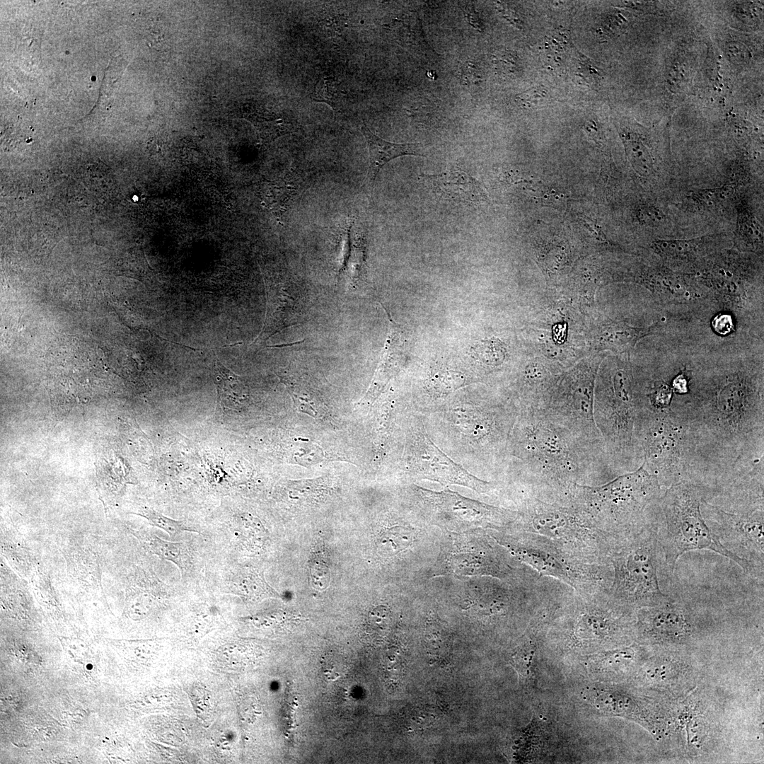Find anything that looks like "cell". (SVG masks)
I'll return each mask as SVG.
<instances>
[{
	"mask_svg": "<svg viewBox=\"0 0 764 764\" xmlns=\"http://www.w3.org/2000/svg\"><path fill=\"white\" fill-rule=\"evenodd\" d=\"M361 131L369 152L368 182L373 185L382 167L392 159L405 155L424 156V146L420 143L397 144L386 141L372 133L363 125Z\"/></svg>",
	"mask_w": 764,
	"mask_h": 764,
	"instance_id": "cell-13",
	"label": "cell"
},
{
	"mask_svg": "<svg viewBox=\"0 0 764 764\" xmlns=\"http://www.w3.org/2000/svg\"><path fill=\"white\" fill-rule=\"evenodd\" d=\"M285 494L292 502L316 504L322 502L333 492L323 478L294 480L287 483Z\"/></svg>",
	"mask_w": 764,
	"mask_h": 764,
	"instance_id": "cell-18",
	"label": "cell"
},
{
	"mask_svg": "<svg viewBox=\"0 0 764 764\" xmlns=\"http://www.w3.org/2000/svg\"><path fill=\"white\" fill-rule=\"evenodd\" d=\"M414 531L407 527L395 526L386 529L379 538L382 550L395 555L407 548L413 541Z\"/></svg>",
	"mask_w": 764,
	"mask_h": 764,
	"instance_id": "cell-23",
	"label": "cell"
},
{
	"mask_svg": "<svg viewBox=\"0 0 764 764\" xmlns=\"http://www.w3.org/2000/svg\"><path fill=\"white\" fill-rule=\"evenodd\" d=\"M625 145L627 156L636 171L644 176L652 173L653 159L648 149L638 141H629Z\"/></svg>",
	"mask_w": 764,
	"mask_h": 764,
	"instance_id": "cell-25",
	"label": "cell"
},
{
	"mask_svg": "<svg viewBox=\"0 0 764 764\" xmlns=\"http://www.w3.org/2000/svg\"><path fill=\"white\" fill-rule=\"evenodd\" d=\"M548 96L547 88L543 86H538L517 95L516 101L523 108H533L544 102Z\"/></svg>",
	"mask_w": 764,
	"mask_h": 764,
	"instance_id": "cell-30",
	"label": "cell"
},
{
	"mask_svg": "<svg viewBox=\"0 0 764 764\" xmlns=\"http://www.w3.org/2000/svg\"><path fill=\"white\" fill-rule=\"evenodd\" d=\"M749 395L748 389L743 382L732 381L726 383L704 413L709 426L727 436L748 432L755 419H763V415L756 412Z\"/></svg>",
	"mask_w": 764,
	"mask_h": 764,
	"instance_id": "cell-9",
	"label": "cell"
},
{
	"mask_svg": "<svg viewBox=\"0 0 764 764\" xmlns=\"http://www.w3.org/2000/svg\"><path fill=\"white\" fill-rule=\"evenodd\" d=\"M516 401L453 393L420 414L432 440L477 478H504L509 436L519 413Z\"/></svg>",
	"mask_w": 764,
	"mask_h": 764,
	"instance_id": "cell-1",
	"label": "cell"
},
{
	"mask_svg": "<svg viewBox=\"0 0 764 764\" xmlns=\"http://www.w3.org/2000/svg\"><path fill=\"white\" fill-rule=\"evenodd\" d=\"M462 77L464 83L468 86L476 85L480 80L476 66L471 63H466L462 67Z\"/></svg>",
	"mask_w": 764,
	"mask_h": 764,
	"instance_id": "cell-35",
	"label": "cell"
},
{
	"mask_svg": "<svg viewBox=\"0 0 764 764\" xmlns=\"http://www.w3.org/2000/svg\"><path fill=\"white\" fill-rule=\"evenodd\" d=\"M140 543L151 553L162 560L173 562L185 576L191 567V562L185 545L179 542H173L161 539L156 535L142 531L130 530Z\"/></svg>",
	"mask_w": 764,
	"mask_h": 764,
	"instance_id": "cell-15",
	"label": "cell"
},
{
	"mask_svg": "<svg viewBox=\"0 0 764 764\" xmlns=\"http://www.w3.org/2000/svg\"><path fill=\"white\" fill-rule=\"evenodd\" d=\"M624 538L612 553L613 594L637 606L651 607L670 601L660 589L657 575L659 543L654 519Z\"/></svg>",
	"mask_w": 764,
	"mask_h": 764,
	"instance_id": "cell-5",
	"label": "cell"
},
{
	"mask_svg": "<svg viewBox=\"0 0 764 764\" xmlns=\"http://www.w3.org/2000/svg\"><path fill=\"white\" fill-rule=\"evenodd\" d=\"M649 332V330L635 328L625 323H612L603 328L600 342L604 348L625 352L631 349L640 338Z\"/></svg>",
	"mask_w": 764,
	"mask_h": 764,
	"instance_id": "cell-17",
	"label": "cell"
},
{
	"mask_svg": "<svg viewBox=\"0 0 764 764\" xmlns=\"http://www.w3.org/2000/svg\"><path fill=\"white\" fill-rule=\"evenodd\" d=\"M515 554L523 561L527 562L533 567L545 573L558 577H565V569L560 562L550 555L531 549H517Z\"/></svg>",
	"mask_w": 764,
	"mask_h": 764,
	"instance_id": "cell-22",
	"label": "cell"
},
{
	"mask_svg": "<svg viewBox=\"0 0 764 764\" xmlns=\"http://www.w3.org/2000/svg\"><path fill=\"white\" fill-rule=\"evenodd\" d=\"M740 229L743 234L753 242L760 241L762 233L755 219L748 215L743 216L740 222Z\"/></svg>",
	"mask_w": 764,
	"mask_h": 764,
	"instance_id": "cell-33",
	"label": "cell"
},
{
	"mask_svg": "<svg viewBox=\"0 0 764 764\" xmlns=\"http://www.w3.org/2000/svg\"><path fill=\"white\" fill-rule=\"evenodd\" d=\"M644 610L641 628L647 636L661 641L678 642L688 637L691 625L683 610L670 601Z\"/></svg>",
	"mask_w": 764,
	"mask_h": 764,
	"instance_id": "cell-11",
	"label": "cell"
},
{
	"mask_svg": "<svg viewBox=\"0 0 764 764\" xmlns=\"http://www.w3.org/2000/svg\"><path fill=\"white\" fill-rule=\"evenodd\" d=\"M504 478L561 488L591 482L608 466L604 442L581 436L543 410H520Z\"/></svg>",
	"mask_w": 764,
	"mask_h": 764,
	"instance_id": "cell-2",
	"label": "cell"
},
{
	"mask_svg": "<svg viewBox=\"0 0 764 764\" xmlns=\"http://www.w3.org/2000/svg\"><path fill=\"white\" fill-rule=\"evenodd\" d=\"M655 248L668 256H682L691 252L696 246L694 240H659L654 242Z\"/></svg>",
	"mask_w": 764,
	"mask_h": 764,
	"instance_id": "cell-28",
	"label": "cell"
},
{
	"mask_svg": "<svg viewBox=\"0 0 764 764\" xmlns=\"http://www.w3.org/2000/svg\"><path fill=\"white\" fill-rule=\"evenodd\" d=\"M412 504L427 517L444 524L478 525L503 521L507 511L463 497L449 490L434 492L415 484L409 486Z\"/></svg>",
	"mask_w": 764,
	"mask_h": 764,
	"instance_id": "cell-8",
	"label": "cell"
},
{
	"mask_svg": "<svg viewBox=\"0 0 764 764\" xmlns=\"http://www.w3.org/2000/svg\"><path fill=\"white\" fill-rule=\"evenodd\" d=\"M225 591L247 600L278 596L258 569L248 567L235 569L229 574L226 581Z\"/></svg>",
	"mask_w": 764,
	"mask_h": 764,
	"instance_id": "cell-14",
	"label": "cell"
},
{
	"mask_svg": "<svg viewBox=\"0 0 764 764\" xmlns=\"http://www.w3.org/2000/svg\"><path fill=\"white\" fill-rule=\"evenodd\" d=\"M699 487L687 481L673 482L661 496L654 511L659 546L667 572L672 574L678 559L686 552L708 550L724 556L753 575L751 565L728 550L705 522Z\"/></svg>",
	"mask_w": 764,
	"mask_h": 764,
	"instance_id": "cell-3",
	"label": "cell"
},
{
	"mask_svg": "<svg viewBox=\"0 0 764 764\" xmlns=\"http://www.w3.org/2000/svg\"><path fill=\"white\" fill-rule=\"evenodd\" d=\"M712 326L718 334L725 335L733 330V320L729 315L720 314L714 318Z\"/></svg>",
	"mask_w": 764,
	"mask_h": 764,
	"instance_id": "cell-34",
	"label": "cell"
},
{
	"mask_svg": "<svg viewBox=\"0 0 764 764\" xmlns=\"http://www.w3.org/2000/svg\"><path fill=\"white\" fill-rule=\"evenodd\" d=\"M465 8V13L467 15V18H468V19L469 21V23L472 25H473L475 28H476L477 29L481 30L482 23H481L478 15H476V13L475 12V11L473 9V4H467Z\"/></svg>",
	"mask_w": 764,
	"mask_h": 764,
	"instance_id": "cell-39",
	"label": "cell"
},
{
	"mask_svg": "<svg viewBox=\"0 0 764 764\" xmlns=\"http://www.w3.org/2000/svg\"><path fill=\"white\" fill-rule=\"evenodd\" d=\"M569 44V37L567 32H553L544 42V52L547 58L555 64L561 62L568 51Z\"/></svg>",
	"mask_w": 764,
	"mask_h": 764,
	"instance_id": "cell-26",
	"label": "cell"
},
{
	"mask_svg": "<svg viewBox=\"0 0 764 764\" xmlns=\"http://www.w3.org/2000/svg\"><path fill=\"white\" fill-rule=\"evenodd\" d=\"M727 53L729 57L734 61L743 62L748 57V51L746 47L740 44L733 42L727 47Z\"/></svg>",
	"mask_w": 764,
	"mask_h": 764,
	"instance_id": "cell-36",
	"label": "cell"
},
{
	"mask_svg": "<svg viewBox=\"0 0 764 764\" xmlns=\"http://www.w3.org/2000/svg\"><path fill=\"white\" fill-rule=\"evenodd\" d=\"M577 74L584 81L591 84L600 76L599 71L592 62L577 52Z\"/></svg>",
	"mask_w": 764,
	"mask_h": 764,
	"instance_id": "cell-32",
	"label": "cell"
},
{
	"mask_svg": "<svg viewBox=\"0 0 764 764\" xmlns=\"http://www.w3.org/2000/svg\"><path fill=\"white\" fill-rule=\"evenodd\" d=\"M403 427L405 444L398 470L406 480H428L443 485H457L478 493H487L497 483L480 479L446 454L432 440L419 413L410 410Z\"/></svg>",
	"mask_w": 764,
	"mask_h": 764,
	"instance_id": "cell-6",
	"label": "cell"
},
{
	"mask_svg": "<svg viewBox=\"0 0 764 764\" xmlns=\"http://www.w3.org/2000/svg\"><path fill=\"white\" fill-rule=\"evenodd\" d=\"M536 653V647L532 642L524 644L514 655L513 664L518 671L521 678L528 681H533L534 668L533 659Z\"/></svg>",
	"mask_w": 764,
	"mask_h": 764,
	"instance_id": "cell-27",
	"label": "cell"
},
{
	"mask_svg": "<svg viewBox=\"0 0 764 764\" xmlns=\"http://www.w3.org/2000/svg\"><path fill=\"white\" fill-rule=\"evenodd\" d=\"M216 381L219 402L224 408L237 410L245 405L248 400V390L237 376L219 365Z\"/></svg>",
	"mask_w": 764,
	"mask_h": 764,
	"instance_id": "cell-16",
	"label": "cell"
},
{
	"mask_svg": "<svg viewBox=\"0 0 764 764\" xmlns=\"http://www.w3.org/2000/svg\"><path fill=\"white\" fill-rule=\"evenodd\" d=\"M470 356L480 368L489 371L499 367L506 360L503 344L495 339L481 340L475 345Z\"/></svg>",
	"mask_w": 764,
	"mask_h": 764,
	"instance_id": "cell-19",
	"label": "cell"
},
{
	"mask_svg": "<svg viewBox=\"0 0 764 764\" xmlns=\"http://www.w3.org/2000/svg\"><path fill=\"white\" fill-rule=\"evenodd\" d=\"M497 8H499V11L502 13L503 16L507 21L514 25V26H516V28H521L522 22L520 18L516 15L515 11L511 9L509 7H508L504 4H499Z\"/></svg>",
	"mask_w": 764,
	"mask_h": 764,
	"instance_id": "cell-38",
	"label": "cell"
},
{
	"mask_svg": "<svg viewBox=\"0 0 764 764\" xmlns=\"http://www.w3.org/2000/svg\"><path fill=\"white\" fill-rule=\"evenodd\" d=\"M733 192L732 187L724 185L719 188L699 191L695 197L701 204L709 207L728 199Z\"/></svg>",
	"mask_w": 764,
	"mask_h": 764,
	"instance_id": "cell-31",
	"label": "cell"
},
{
	"mask_svg": "<svg viewBox=\"0 0 764 764\" xmlns=\"http://www.w3.org/2000/svg\"><path fill=\"white\" fill-rule=\"evenodd\" d=\"M494 63L503 74L516 76L521 71V63L518 55L511 51H499L495 54Z\"/></svg>",
	"mask_w": 764,
	"mask_h": 764,
	"instance_id": "cell-29",
	"label": "cell"
},
{
	"mask_svg": "<svg viewBox=\"0 0 764 764\" xmlns=\"http://www.w3.org/2000/svg\"><path fill=\"white\" fill-rule=\"evenodd\" d=\"M572 490L575 497L608 531L623 538L639 531L654 521L661 497L656 475L649 474L644 463L637 470L606 484L595 487L577 485Z\"/></svg>",
	"mask_w": 764,
	"mask_h": 764,
	"instance_id": "cell-4",
	"label": "cell"
},
{
	"mask_svg": "<svg viewBox=\"0 0 764 764\" xmlns=\"http://www.w3.org/2000/svg\"><path fill=\"white\" fill-rule=\"evenodd\" d=\"M671 395V391L666 385H661L653 393V400L656 405L664 407L668 405Z\"/></svg>",
	"mask_w": 764,
	"mask_h": 764,
	"instance_id": "cell-37",
	"label": "cell"
},
{
	"mask_svg": "<svg viewBox=\"0 0 764 764\" xmlns=\"http://www.w3.org/2000/svg\"><path fill=\"white\" fill-rule=\"evenodd\" d=\"M420 179L445 199L470 205L489 202L481 183L464 171L456 170L436 175H423Z\"/></svg>",
	"mask_w": 764,
	"mask_h": 764,
	"instance_id": "cell-12",
	"label": "cell"
},
{
	"mask_svg": "<svg viewBox=\"0 0 764 764\" xmlns=\"http://www.w3.org/2000/svg\"><path fill=\"white\" fill-rule=\"evenodd\" d=\"M620 629L618 621L607 613H598L584 616L577 625V631L585 637L605 638Z\"/></svg>",
	"mask_w": 764,
	"mask_h": 764,
	"instance_id": "cell-20",
	"label": "cell"
},
{
	"mask_svg": "<svg viewBox=\"0 0 764 764\" xmlns=\"http://www.w3.org/2000/svg\"><path fill=\"white\" fill-rule=\"evenodd\" d=\"M687 378L683 374H681L673 381V386L676 391L682 393L687 391Z\"/></svg>",
	"mask_w": 764,
	"mask_h": 764,
	"instance_id": "cell-40",
	"label": "cell"
},
{
	"mask_svg": "<svg viewBox=\"0 0 764 764\" xmlns=\"http://www.w3.org/2000/svg\"><path fill=\"white\" fill-rule=\"evenodd\" d=\"M133 514L145 518L151 526L164 531L171 538L185 531L199 532L196 528L187 525L182 521L169 518L150 508H144Z\"/></svg>",
	"mask_w": 764,
	"mask_h": 764,
	"instance_id": "cell-24",
	"label": "cell"
},
{
	"mask_svg": "<svg viewBox=\"0 0 764 764\" xmlns=\"http://www.w3.org/2000/svg\"><path fill=\"white\" fill-rule=\"evenodd\" d=\"M700 509L705 522L724 547L746 560L751 565L753 575L763 579V506L753 512L735 514L711 505L702 499Z\"/></svg>",
	"mask_w": 764,
	"mask_h": 764,
	"instance_id": "cell-7",
	"label": "cell"
},
{
	"mask_svg": "<svg viewBox=\"0 0 764 764\" xmlns=\"http://www.w3.org/2000/svg\"><path fill=\"white\" fill-rule=\"evenodd\" d=\"M235 535L245 546L259 548L264 542L266 530L258 519L250 514H243L236 520Z\"/></svg>",
	"mask_w": 764,
	"mask_h": 764,
	"instance_id": "cell-21",
	"label": "cell"
},
{
	"mask_svg": "<svg viewBox=\"0 0 764 764\" xmlns=\"http://www.w3.org/2000/svg\"><path fill=\"white\" fill-rule=\"evenodd\" d=\"M644 462L661 473L676 474L682 464V425L668 412H661L648 424L643 439Z\"/></svg>",
	"mask_w": 764,
	"mask_h": 764,
	"instance_id": "cell-10",
	"label": "cell"
}]
</instances>
